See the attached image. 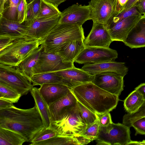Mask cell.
I'll return each mask as SVG.
<instances>
[{
  "label": "cell",
  "instance_id": "1",
  "mask_svg": "<svg viewBox=\"0 0 145 145\" xmlns=\"http://www.w3.org/2000/svg\"><path fill=\"white\" fill-rule=\"evenodd\" d=\"M0 127L16 132L30 142L46 128L35 106L27 109H20L13 106L0 110Z\"/></svg>",
  "mask_w": 145,
  "mask_h": 145
},
{
  "label": "cell",
  "instance_id": "2",
  "mask_svg": "<svg viewBox=\"0 0 145 145\" xmlns=\"http://www.w3.org/2000/svg\"><path fill=\"white\" fill-rule=\"evenodd\" d=\"M77 100L93 112L101 114L116 108L119 97L99 88L91 82L70 89Z\"/></svg>",
  "mask_w": 145,
  "mask_h": 145
},
{
  "label": "cell",
  "instance_id": "3",
  "mask_svg": "<svg viewBox=\"0 0 145 145\" xmlns=\"http://www.w3.org/2000/svg\"><path fill=\"white\" fill-rule=\"evenodd\" d=\"M85 39L82 26L58 23L41 41V44L45 52L57 53L67 42Z\"/></svg>",
  "mask_w": 145,
  "mask_h": 145
},
{
  "label": "cell",
  "instance_id": "4",
  "mask_svg": "<svg viewBox=\"0 0 145 145\" xmlns=\"http://www.w3.org/2000/svg\"><path fill=\"white\" fill-rule=\"evenodd\" d=\"M41 44V41L39 39L27 38L16 39L0 51V64L16 66Z\"/></svg>",
  "mask_w": 145,
  "mask_h": 145
},
{
  "label": "cell",
  "instance_id": "5",
  "mask_svg": "<svg viewBox=\"0 0 145 145\" xmlns=\"http://www.w3.org/2000/svg\"><path fill=\"white\" fill-rule=\"evenodd\" d=\"M130 127L113 122L108 125L99 126L96 140L98 145H128L131 139Z\"/></svg>",
  "mask_w": 145,
  "mask_h": 145
},
{
  "label": "cell",
  "instance_id": "6",
  "mask_svg": "<svg viewBox=\"0 0 145 145\" xmlns=\"http://www.w3.org/2000/svg\"><path fill=\"white\" fill-rule=\"evenodd\" d=\"M87 127L78 105L62 119L51 122V126L59 135L69 136L80 135Z\"/></svg>",
  "mask_w": 145,
  "mask_h": 145
},
{
  "label": "cell",
  "instance_id": "7",
  "mask_svg": "<svg viewBox=\"0 0 145 145\" xmlns=\"http://www.w3.org/2000/svg\"><path fill=\"white\" fill-rule=\"evenodd\" d=\"M0 83L20 94L26 95L33 87L31 81L16 67L0 64Z\"/></svg>",
  "mask_w": 145,
  "mask_h": 145
},
{
  "label": "cell",
  "instance_id": "8",
  "mask_svg": "<svg viewBox=\"0 0 145 145\" xmlns=\"http://www.w3.org/2000/svg\"><path fill=\"white\" fill-rule=\"evenodd\" d=\"M118 56L117 51L109 47L85 46L75 59L74 62L88 64L114 61Z\"/></svg>",
  "mask_w": 145,
  "mask_h": 145
},
{
  "label": "cell",
  "instance_id": "9",
  "mask_svg": "<svg viewBox=\"0 0 145 145\" xmlns=\"http://www.w3.org/2000/svg\"><path fill=\"white\" fill-rule=\"evenodd\" d=\"M74 67L73 62L63 61L62 57L58 53L46 52L43 50L33 69V73L34 75L56 72Z\"/></svg>",
  "mask_w": 145,
  "mask_h": 145
},
{
  "label": "cell",
  "instance_id": "10",
  "mask_svg": "<svg viewBox=\"0 0 145 145\" xmlns=\"http://www.w3.org/2000/svg\"><path fill=\"white\" fill-rule=\"evenodd\" d=\"M123 78L116 73L103 72L94 74L91 82L102 89L119 97L124 86Z\"/></svg>",
  "mask_w": 145,
  "mask_h": 145
},
{
  "label": "cell",
  "instance_id": "11",
  "mask_svg": "<svg viewBox=\"0 0 145 145\" xmlns=\"http://www.w3.org/2000/svg\"><path fill=\"white\" fill-rule=\"evenodd\" d=\"M61 14L46 18H36L28 26L27 38L42 40L59 23Z\"/></svg>",
  "mask_w": 145,
  "mask_h": 145
},
{
  "label": "cell",
  "instance_id": "12",
  "mask_svg": "<svg viewBox=\"0 0 145 145\" xmlns=\"http://www.w3.org/2000/svg\"><path fill=\"white\" fill-rule=\"evenodd\" d=\"M90 20L91 12L88 5L74 4L61 12L59 23L82 26L86 21Z\"/></svg>",
  "mask_w": 145,
  "mask_h": 145
},
{
  "label": "cell",
  "instance_id": "13",
  "mask_svg": "<svg viewBox=\"0 0 145 145\" xmlns=\"http://www.w3.org/2000/svg\"><path fill=\"white\" fill-rule=\"evenodd\" d=\"M88 3L93 23L106 25L114 14V0H91Z\"/></svg>",
  "mask_w": 145,
  "mask_h": 145
},
{
  "label": "cell",
  "instance_id": "14",
  "mask_svg": "<svg viewBox=\"0 0 145 145\" xmlns=\"http://www.w3.org/2000/svg\"><path fill=\"white\" fill-rule=\"evenodd\" d=\"M113 41L110 34L105 25L93 23L92 29L84 41L86 47L108 48Z\"/></svg>",
  "mask_w": 145,
  "mask_h": 145
},
{
  "label": "cell",
  "instance_id": "15",
  "mask_svg": "<svg viewBox=\"0 0 145 145\" xmlns=\"http://www.w3.org/2000/svg\"><path fill=\"white\" fill-rule=\"evenodd\" d=\"M78 105L77 100L71 91L49 106L51 123L62 119Z\"/></svg>",
  "mask_w": 145,
  "mask_h": 145
},
{
  "label": "cell",
  "instance_id": "16",
  "mask_svg": "<svg viewBox=\"0 0 145 145\" xmlns=\"http://www.w3.org/2000/svg\"><path fill=\"white\" fill-rule=\"evenodd\" d=\"M28 27L24 22L20 23L0 16V38L9 37L18 39L26 38Z\"/></svg>",
  "mask_w": 145,
  "mask_h": 145
},
{
  "label": "cell",
  "instance_id": "17",
  "mask_svg": "<svg viewBox=\"0 0 145 145\" xmlns=\"http://www.w3.org/2000/svg\"><path fill=\"white\" fill-rule=\"evenodd\" d=\"M142 15L131 16L124 19L107 29L113 41L123 42L128 34L141 18Z\"/></svg>",
  "mask_w": 145,
  "mask_h": 145
},
{
  "label": "cell",
  "instance_id": "18",
  "mask_svg": "<svg viewBox=\"0 0 145 145\" xmlns=\"http://www.w3.org/2000/svg\"><path fill=\"white\" fill-rule=\"evenodd\" d=\"M82 69L94 74L105 72H112L121 75L124 77L128 71V68L124 62L108 61L101 63L85 64Z\"/></svg>",
  "mask_w": 145,
  "mask_h": 145
},
{
  "label": "cell",
  "instance_id": "19",
  "mask_svg": "<svg viewBox=\"0 0 145 145\" xmlns=\"http://www.w3.org/2000/svg\"><path fill=\"white\" fill-rule=\"evenodd\" d=\"M70 89L61 84H47L40 86L39 89L40 93L49 106L71 92Z\"/></svg>",
  "mask_w": 145,
  "mask_h": 145
},
{
  "label": "cell",
  "instance_id": "20",
  "mask_svg": "<svg viewBox=\"0 0 145 145\" xmlns=\"http://www.w3.org/2000/svg\"><path fill=\"white\" fill-rule=\"evenodd\" d=\"M123 42L132 49L145 47V16H142Z\"/></svg>",
  "mask_w": 145,
  "mask_h": 145
},
{
  "label": "cell",
  "instance_id": "21",
  "mask_svg": "<svg viewBox=\"0 0 145 145\" xmlns=\"http://www.w3.org/2000/svg\"><path fill=\"white\" fill-rule=\"evenodd\" d=\"M33 86L47 84H58L65 85L70 88L80 84L67 79L59 76L55 72H49L34 74L31 79Z\"/></svg>",
  "mask_w": 145,
  "mask_h": 145
},
{
  "label": "cell",
  "instance_id": "22",
  "mask_svg": "<svg viewBox=\"0 0 145 145\" xmlns=\"http://www.w3.org/2000/svg\"><path fill=\"white\" fill-rule=\"evenodd\" d=\"M84 40H74L66 43L57 52L65 62H74L75 59L85 48Z\"/></svg>",
  "mask_w": 145,
  "mask_h": 145
},
{
  "label": "cell",
  "instance_id": "23",
  "mask_svg": "<svg viewBox=\"0 0 145 145\" xmlns=\"http://www.w3.org/2000/svg\"><path fill=\"white\" fill-rule=\"evenodd\" d=\"M55 72L64 78L80 84L92 82L94 78V74H91L82 69L77 68L75 67Z\"/></svg>",
  "mask_w": 145,
  "mask_h": 145
},
{
  "label": "cell",
  "instance_id": "24",
  "mask_svg": "<svg viewBox=\"0 0 145 145\" xmlns=\"http://www.w3.org/2000/svg\"><path fill=\"white\" fill-rule=\"evenodd\" d=\"M35 105L39 113L46 128L51 127V121L49 106L39 93V88L33 87L30 91Z\"/></svg>",
  "mask_w": 145,
  "mask_h": 145
},
{
  "label": "cell",
  "instance_id": "25",
  "mask_svg": "<svg viewBox=\"0 0 145 145\" xmlns=\"http://www.w3.org/2000/svg\"><path fill=\"white\" fill-rule=\"evenodd\" d=\"M43 50L42 44L29 54L16 67L31 81L33 75V69L37 64L40 56Z\"/></svg>",
  "mask_w": 145,
  "mask_h": 145
},
{
  "label": "cell",
  "instance_id": "26",
  "mask_svg": "<svg viewBox=\"0 0 145 145\" xmlns=\"http://www.w3.org/2000/svg\"><path fill=\"white\" fill-rule=\"evenodd\" d=\"M26 142V139L21 134L0 127V145H22Z\"/></svg>",
  "mask_w": 145,
  "mask_h": 145
},
{
  "label": "cell",
  "instance_id": "27",
  "mask_svg": "<svg viewBox=\"0 0 145 145\" xmlns=\"http://www.w3.org/2000/svg\"><path fill=\"white\" fill-rule=\"evenodd\" d=\"M144 100L142 95L135 90L124 100V108L128 113H134L138 109Z\"/></svg>",
  "mask_w": 145,
  "mask_h": 145
},
{
  "label": "cell",
  "instance_id": "28",
  "mask_svg": "<svg viewBox=\"0 0 145 145\" xmlns=\"http://www.w3.org/2000/svg\"><path fill=\"white\" fill-rule=\"evenodd\" d=\"M140 15L142 14L138 10L135 5L131 8L124 10L120 13L114 14L105 26L107 29H108L124 19L131 16Z\"/></svg>",
  "mask_w": 145,
  "mask_h": 145
},
{
  "label": "cell",
  "instance_id": "29",
  "mask_svg": "<svg viewBox=\"0 0 145 145\" xmlns=\"http://www.w3.org/2000/svg\"><path fill=\"white\" fill-rule=\"evenodd\" d=\"M21 95L9 87L0 83V98L16 103Z\"/></svg>",
  "mask_w": 145,
  "mask_h": 145
},
{
  "label": "cell",
  "instance_id": "30",
  "mask_svg": "<svg viewBox=\"0 0 145 145\" xmlns=\"http://www.w3.org/2000/svg\"><path fill=\"white\" fill-rule=\"evenodd\" d=\"M61 12L53 5L41 0L40 8L37 18L48 17L61 14Z\"/></svg>",
  "mask_w": 145,
  "mask_h": 145
},
{
  "label": "cell",
  "instance_id": "31",
  "mask_svg": "<svg viewBox=\"0 0 145 145\" xmlns=\"http://www.w3.org/2000/svg\"><path fill=\"white\" fill-rule=\"evenodd\" d=\"M145 117V100L141 106L135 112L132 113H128L123 116V123L129 127L136 120Z\"/></svg>",
  "mask_w": 145,
  "mask_h": 145
},
{
  "label": "cell",
  "instance_id": "32",
  "mask_svg": "<svg viewBox=\"0 0 145 145\" xmlns=\"http://www.w3.org/2000/svg\"><path fill=\"white\" fill-rule=\"evenodd\" d=\"M22 0H10L9 5L6 8L0 16L8 20L17 21V8Z\"/></svg>",
  "mask_w": 145,
  "mask_h": 145
},
{
  "label": "cell",
  "instance_id": "33",
  "mask_svg": "<svg viewBox=\"0 0 145 145\" xmlns=\"http://www.w3.org/2000/svg\"><path fill=\"white\" fill-rule=\"evenodd\" d=\"M58 135L56 131L51 127L45 128L34 137L30 145L47 140Z\"/></svg>",
  "mask_w": 145,
  "mask_h": 145
},
{
  "label": "cell",
  "instance_id": "34",
  "mask_svg": "<svg viewBox=\"0 0 145 145\" xmlns=\"http://www.w3.org/2000/svg\"><path fill=\"white\" fill-rule=\"evenodd\" d=\"M81 116L87 126L95 122L97 120V114L93 112L77 101Z\"/></svg>",
  "mask_w": 145,
  "mask_h": 145
},
{
  "label": "cell",
  "instance_id": "35",
  "mask_svg": "<svg viewBox=\"0 0 145 145\" xmlns=\"http://www.w3.org/2000/svg\"><path fill=\"white\" fill-rule=\"evenodd\" d=\"M99 127V125L97 120L93 123L87 126L80 135L89 139L91 141L96 140L98 137Z\"/></svg>",
  "mask_w": 145,
  "mask_h": 145
},
{
  "label": "cell",
  "instance_id": "36",
  "mask_svg": "<svg viewBox=\"0 0 145 145\" xmlns=\"http://www.w3.org/2000/svg\"><path fill=\"white\" fill-rule=\"evenodd\" d=\"M27 4L26 0H22L17 8V21L20 23H23L25 21L27 9Z\"/></svg>",
  "mask_w": 145,
  "mask_h": 145
},
{
  "label": "cell",
  "instance_id": "37",
  "mask_svg": "<svg viewBox=\"0 0 145 145\" xmlns=\"http://www.w3.org/2000/svg\"><path fill=\"white\" fill-rule=\"evenodd\" d=\"M135 130V135L137 134L145 135V117L136 120L131 125Z\"/></svg>",
  "mask_w": 145,
  "mask_h": 145
},
{
  "label": "cell",
  "instance_id": "38",
  "mask_svg": "<svg viewBox=\"0 0 145 145\" xmlns=\"http://www.w3.org/2000/svg\"><path fill=\"white\" fill-rule=\"evenodd\" d=\"M97 115V121L99 126H106L112 122L110 112Z\"/></svg>",
  "mask_w": 145,
  "mask_h": 145
},
{
  "label": "cell",
  "instance_id": "39",
  "mask_svg": "<svg viewBox=\"0 0 145 145\" xmlns=\"http://www.w3.org/2000/svg\"><path fill=\"white\" fill-rule=\"evenodd\" d=\"M41 0H32L28 3L35 17L36 18L39 12Z\"/></svg>",
  "mask_w": 145,
  "mask_h": 145
},
{
  "label": "cell",
  "instance_id": "40",
  "mask_svg": "<svg viewBox=\"0 0 145 145\" xmlns=\"http://www.w3.org/2000/svg\"><path fill=\"white\" fill-rule=\"evenodd\" d=\"M16 39L9 37L0 38V51L8 47Z\"/></svg>",
  "mask_w": 145,
  "mask_h": 145
},
{
  "label": "cell",
  "instance_id": "41",
  "mask_svg": "<svg viewBox=\"0 0 145 145\" xmlns=\"http://www.w3.org/2000/svg\"><path fill=\"white\" fill-rule=\"evenodd\" d=\"M135 5L140 13L145 16V0H138Z\"/></svg>",
  "mask_w": 145,
  "mask_h": 145
},
{
  "label": "cell",
  "instance_id": "42",
  "mask_svg": "<svg viewBox=\"0 0 145 145\" xmlns=\"http://www.w3.org/2000/svg\"><path fill=\"white\" fill-rule=\"evenodd\" d=\"M12 102L0 98V110L8 108L14 106Z\"/></svg>",
  "mask_w": 145,
  "mask_h": 145
},
{
  "label": "cell",
  "instance_id": "43",
  "mask_svg": "<svg viewBox=\"0 0 145 145\" xmlns=\"http://www.w3.org/2000/svg\"><path fill=\"white\" fill-rule=\"evenodd\" d=\"M9 3L10 0H0V15L8 7Z\"/></svg>",
  "mask_w": 145,
  "mask_h": 145
},
{
  "label": "cell",
  "instance_id": "44",
  "mask_svg": "<svg viewBox=\"0 0 145 145\" xmlns=\"http://www.w3.org/2000/svg\"><path fill=\"white\" fill-rule=\"evenodd\" d=\"M135 90L137 91L140 93L145 100V83L140 84L136 87Z\"/></svg>",
  "mask_w": 145,
  "mask_h": 145
},
{
  "label": "cell",
  "instance_id": "45",
  "mask_svg": "<svg viewBox=\"0 0 145 145\" xmlns=\"http://www.w3.org/2000/svg\"><path fill=\"white\" fill-rule=\"evenodd\" d=\"M138 0H129L124 7L122 11L129 8L135 6Z\"/></svg>",
  "mask_w": 145,
  "mask_h": 145
},
{
  "label": "cell",
  "instance_id": "46",
  "mask_svg": "<svg viewBox=\"0 0 145 145\" xmlns=\"http://www.w3.org/2000/svg\"><path fill=\"white\" fill-rule=\"evenodd\" d=\"M46 1L53 5L57 8L61 3L67 0H44Z\"/></svg>",
  "mask_w": 145,
  "mask_h": 145
},
{
  "label": "cell",
  "instance_id": "47",
  "mask_svg": "<svg viewBox=\"0 0 145 145\" xmlns=\"http://www.w3.org/2000/svg\"><path fill=\"white\" fill-rule=\"evenodd\" d=\"M145 145V140L142 141H135L131 140L128 144V145Z\"/></svg>",
  "mask_w": 145,
  "mask_h": 145
},
{
  "label": "cell",
  "instance_id": "48",
  "mask_svg": "<svg viewBox=\"0 0 145 145\" xmlns=\"http://www.w3.org/2000/svg\"><path fill=\"white\" fill-rule=\"evenodd\" d=\"M117 1V0H114V4L116 3Z\"/></svg>",
  "mask_w": 145,
  "mask_h": 145
},
{
  "label": "cell",
  "instance_id": "49",
  "mask_svg": "<svg viewBox=\"0 0 145 145\" xmlns=\"http://www.w3.org/2000/svg\"><path fill=\"white\" fill-rule=\"evenodd\" d=\"M32 0H29L30 1H32Z\"/></svg>",
  "mask_w": 145,
  "mask_h": 145
}]
</instances>
